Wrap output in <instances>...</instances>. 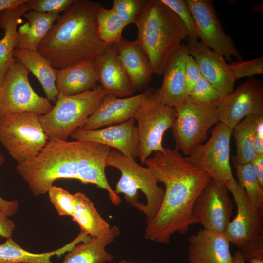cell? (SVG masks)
Instances as JSON below:
<instances>
[{
	"label": "cell",
	"mask_w": 263,
	"mask_h": 263,
	"mask_svg": "<svg viewBox=\"0 0 263 263\" xmlns=\"http://www.w3.org/2000/svg\"><path fill=\"white\" fill-rule=\"evenodd\" d=\"M41 115L23 112L0 117V142L17 164L36 157L50 139L40 123Z\"/></svg>",
	"instance_id": "8992f818"
},
{
	"label": "cell",
	"mask_w": 263,
	"mask_h": 263,
	"mask_svg": "<svg viewBox=\"0 0 263 263\" xmlns=\"http://www.w3.org/2000/svg\"><path fill=\"white\" fill-rule=\"evenodd\" d=\"M74 0H28L25 3L29 10L59 15L64 12L73 3Z\"/></svg>",
	"instance_id": "8d00e7d4"
},
{
	"label": "cell",
	"mask_w": 263,
	"mask_h": 263,
	"mask_svg": "<svg viewBox=\"0 0 263 263\" xmlns=\"http://www.w3.org/2000/svg\"><path fill=\"white\" fill-rule=\"evenodd\" d=\"M201 76L197 62L193 57L189 55L185 71V89L188 96Z\"/></svg>",
	"instance_id": "74e56055"
},
{
	"label": "cell",
	"mask_w": 263,
	"mask_h": 263,
	"mask_svg": "<svg viewBox=\"0 0 263 263\" xmlns=\"http://www.w3.org/2000/svg\"><path fill=\"white\" fill-rule=\"evenodd\" d=\"M136 121L132 118L120 124L93 130L75 129L70 136L76 140L100 143L115 148L125 156L137 157L138 136Z\"/></svg>",
	"instance_id": "9a60e30c"
},
{
	"label": "cell",
	"mask_w": 263,
	"mask_h": 263,
	"mask_svg": "<svg viewBox=\"0 0 263 263\" xmlns=\"http://www.w3.org/2000/svg\"><path fill=\"white\" fill-rule=\"evenodd\" d=\"M253 145L256 154H263V115L258 116L253 136Z\"/></svg>",
	"instance_id": "ab89813d"
},
{
	"label": "cell",
	"mask_w": 263,
	"mask_h": 263,
	"mask_svg": "<svg viewBox=\"0 0 263 263\" xmlns=\"http://www.w3.org/2000/svg\"><path fill=\"white\" fill-rule=\"evenodd\" d=\"M29 8L25 3L16 8L0 12V27L4 36L0 40V83L4 77L11 63L14 59L13 52L17 46L18 25Z\"/></svg>",
	"instance_id": "484cf974"
},
{
	"label": "cell",
	"mask_w": 263,
	"mask_h": 263,
	"mask_svg": "<svg viewBox=\"0 0 263 263\" xmlns=\"http://www.w3.org/2000/svg\"><path fill=\"white\" fill-rule=\"evenodd\" d=\"M4 155L0 152V166L5 162ZM0 207L9 216L15 215L18 210L19 202L17 200L8 201L0 196Z\"/></svg>",
	"instance_id": "b9f144b4"
},
{
	"label": "cell",
	"mask_w": 263,
	"mask_h": 263,
	"mask_svg": "<svg viewBox=\"0 0 263 263\" xmlns=\"http://www.w3.org/2000/svg\"><path fill=\"white\" fill-rule=\"evenodd\" d=\"M188 244L189 263H233L225 233L201 229L190 237Z\"/></svg>",
	"instance_id": "ac0fdd59"
},
{
	"label": "cell",
	"mask_w": 263,
	"mask_h": 263,
	"mask_svg": "<svg viewBox=\"0 0 263 263\" xmlns=\"http://www.w3.org/2000/svg\"><path fill=\"white\" fill-rule=\"evenodd\" d=\"M154 90L153 88H149L136 95L127 97L105 95L100 106L79 129L96 130L134 118L143 100Z\"/></svg>",
	"instance_id": "2e32d148"
},
{
	"label": "cell",
	"mask_w": 263,
	"mask_h": 263,
	"mask_svg": "<svg viewBox=\"0 0 263 263\" xmlns=\"http://www.w3.org/2000/svg\"><path fill=\"white\" fill-rule=\"evenodd\" d=\"M235 80L244 77L252 78L263 73V56L250 60H238L228 64Z\"/></svg>",
	"instance_id": "d590c367"
},
{
	"label": "cell",
	"mask_w": 263,
	"mask_h": 263,
	"mask_svg": "<svg viewBox=\"0 0 263 263\" xmlns=\"http://www.w3.org/2000/svg\"><path fill=\"white\" fill-rule=\"evenodd\" d=\"M251 163L258 181L263 186V154H256Z\"/></svg>",
	"instance_id": "7bdbcfd3"
},
{
	"label": "cell",
	"mask_w": 263,
	"mask_h": 263,
	"mask_svg": "<svg viewBox=\"0 0 263 263\" xmlns=\"http://www.w3.org/2000/svg\"><path fill=\"white\" fill-rule=\"evenodd\" d=\"M111 46L136 91L147 87L153 73L147 56L136 40L131 41L122 38Z\"/></svg>",
	"instance_id": "44dd1931"
},
{
	"label": "cell",
	"mask_w": 263,
	"mask_h": 263,
	"mask_svg": "<svg viewBox=\"0 0 263 263\" xmlns=\"http://www.w3.org/2000/svg\"><path fill=\"white\" fill-rule=\"evenodd\" d=\"M48 193L50 201L59 215H72L75 206L74 194L54 185L49 188Z\"/></svg>",
	"instance_id": "1f68e13d"
},
{
	"label": "cell",
	"mask_w": 263,
	"mask_h": 263,
	"mask_svg": "<svg viewBox=\"0 0 263 263\" xmlns=\"http://www.w3.org/2000/svg\"><path fill=\"white\" fill-rule=\"evenodd\" d=\"M136 40L147 56L153 74L162 75L188 33L178 16L161 0H144L134 23Z\"/></svg>",
	"instance_id": "3957f363"
},
{
	"label": "cell",
	"mask_w": 263,
	"mask_h": 263,
	"mask_svg": "<svg viewBox=\"0 0 263 263\" xmlns=\"http://www.w3.org/2000/svg\"><path fill=\"white\" fill-rule=\"evenodd\" d=\"M27 1L28 0H0V12L19 7Z\"/></svg>",
	"instance_id": "ee69618b"
},
{
	"label": "cell",
	"mask_w": 263,
	"mask_h": 263,
	"mask_svg": "<svg viewBox=\"0 0 263 263\" xmlns=\"http://www.w3.org/2000/svg\"><path fill=\"white\" fill-rule=\"evenodd\" d=\"M106 95L100 85L73 95L58 94L55 105L40 121L49 139L66 141L101 104Z\"/></svg>",
	"instance_id": "5b68a950"
},
{
	"label": "cell",
	"mask_w": 263,
	"mask_h": 263,
	"mask_svg": "<svg viewBox=\"0 0 263 263\" xmlns=\"http://www.w3.org/2000/svg\"><path fill=\"white\" fill-rule=\"evenodd\" d=\"M28 70L14 58L9 66L0 90V117L23 112H34L41 115L53 108L46 98L38 95L28 79Z\"/></svg>",
	"instance_id": "9c48e42d"
},
{
	"label": "cell",
	"mask_w": 263,
	"mask_h": 263,
	"mask_svg": "<svg viewBox=\"0 0 263 263\" xmlns=\"http://www.w3.org/2000/svg\"><path fill=\"white\" fill-rule=\"evenodd\" d=\"M156 90L145 98L134 117L137 123V157L142 164L153 152L163 150V136L172 128L176 116L175 107L163 104Z\"/></svg>",
	"instance_id": "ba28073f"
},
{
	"label": "cell",
	"mask_w": 263,
	"mask_h": 263,
	"mask_svg": "<svg viewBox=\"0 0 263 263\" xmlns=\"http://www.w3.org/2000/svg\"><path fill=\"white\" fill-rule=\"evenodd\" d=\"M186 45L189 55L197 62L202 76L224 96L234 90L236 80L223 56L198 40L187 38Z\"/></svg>",
	"instance_id": "e0dca14e"
},
{
	"label": "cell",
	"mask_w": 263,
	"mask_h": 263,
	"mask_svg": "<svg viewBox=\"0 0 263 263\" xmlns=\"http://www.w3.org/2000/svg\"><path fill=\"white\" fill-rule=\"evenodd\" d=\"M219 121L233 129L244 118L263 115V84L250 78L217 101Z\"/></svg>",
	"instance_id": "4fadbf2b"
},
{
	"label": "cell",
	"mask_w": 263,
	"mask_h": 263,
	"mask_svg": "<svg viewBox=\"0 0 263 263\" xmlns=\"http://www.w3.org/2000/svg\"><path fill=\"white\" fill-rule=\"evenodd\" d=\"M144 0H114L112 9L121 19L125 27L135 23Z\"/></svg>",
	"instance_id": "e575fe53"
},
{
	"label": "cell",
	"mask_w": 263,
	"mask_h": 263,
	"mask_svg": "<svg viewBox=\"0 0 263 263\" xmlns=\"http://www.w3.org/2000/svg\"><path fill=\"white\" fill-rule=\"evenodd\" d=\"M245 262L239 251H236L233 256V263H245Z\"/></svg>",
	"instance_id": "f6af8a7d"
},
{
	"label": "cell",
	"mask_w": 263,
	"mask_h": 263,
	"mask_svg": "<svg viewBox=\"0 0 263 263\" xmlns=\"http://www.w3.org/2000/svg\"><path fill=\"white\" fill-rule=\"evenodd\" d=\"M98 80L95 59L56 70V87L58 94L64 95L92 89L97 86Z\"/></svg>",
	"instance_id": "7402d4cb"
},
{
	"label": "cell",
	"mask_w": 263,
	"mask_h": 263,
	"mask_svg": "<svg viewBox=\"0 0 263 263\" xmlns=\"http://www.w3.org/2000/svg\"><path fill=\"white\" fill-rule=\"evenodd\" d=\"M14 58L23 64L32 73L41 84L46 98L55 102L58 94L56 80V69L38 50L16 48L13 52Z\"/></svg>",
	"instance_id": "cb8c5ba5"
},
{
	"label": "cell",
	"mask_w": 263,
	"mask_h": 263,
	"mask_svg": "<svg viewBox=\"0 0 263 263\" xmlns=\"http://www.w3.org/2000/svg\"><path fill=\"white\" fill-rule=\"evenodd\" d=\"M97 28L101 40L109 45L119 42L125 27L120 18L112 9L102 7L97 16Z\"/></svg>",
	"instance_id": "4dcf8cb0"
},
{
	"label": "cell",
	"mask_w": 263,
	"mask_h": 263,
	"mask_svg": "<svg viewBox=\"0 0 263 263\" xmlns=\"http://www.w3.org/2000/svg\"><path fill=\"white\" fill-rule=\"evenodd\" d=\"M249 263H263V259H254L249 261Z\"/></svg>",
	"instance_id": "bcb514c9"
},
{
	"label": "cell",
	"mask_w": 263,
	"mask_h": 263,
	"mask_svg": "<svg viewBox=\"0 0 263 263\" xmlns=\"http://www.w3.org/2000/svg\"><path fill=\"white\" fill-rule=\"evenodd\" d=\"M179 18L188 33V38L198 40V37L195 21L185 0H161Z\"/></svg>",
	"instance_id": "d6a6232c"
},
{
	"label": "cell",
	"mask_w": 263,
	"mask_h": 263,
	"mask_svg": "<svg viewBox=\"0 0 263 263\" xmlns=\"http://www.w3.org/2000/svg\"><path fill=\"white\" fill-rule=\"evenodd\" d=\"M239 252L245 262L254 259H263V234L249 242Z\"/></svg>",
	"instance_id": "f35d334b"
},
{
	"label": "cell",
	"mask_w": 263,
	"mask_h": 263,
	"mask_svg": "<svg viewBox=\"0 0 263 263\" xmlns=\"http://www.w3.org/2000/svg\"><path fill=\"white\" fill-rule=\"evenodd\" d=\"M115 263H134L132 261L126 260L125 259H122V260L118 261Z\"/></svg>",
	"instance_id": "7dc6e473"
},
{
	"label": "cell",
	"mask_w": 263,
	"mask_h": 263,
	"mask_svg": "<svg viewBox=\"0 0 263 263\" xmlns=\"http://www.w3.org/2000/svg\"><path fill=\"white\" fill-rule=\"evenodd\" d=\"M74 194L75 206L71 217L79 225L80 231L95 237L109 230L110 225L100 215L93 202L86 194L80 191Z\"/></svg>",
	"instance_id": "83f0119b"
},
{
	"label": "cell",
	"mask_w": 263,
	"mask_h": 263,
	"mask_svg": "<svg viewBox=\"0 0 263 263\" xmlns=\"http://www.w3.org/2000/svg\"><path fill=\"white\" fill-rule=\"evenodd\" d=\"M120 234V230L113 225L98 237H92L86 243L76 244L65 256L61 263H105L111 262L113 256L108 252L106 247Z\"/></svg>",
	"instance_id": "603a6c76"
},
{
	"label": "cell",
	"mask_w": 263,
	"mask_h": 263,
	"mask_svg": "<svg viewBox=\"0 0 263 263\" xmlns=\"http://www.w3.org/2000/svg\"><path fill=\"white\" fill-rule=\"evenodd\" d=\"M106 166L115 168L121 173L114 192L123 194L127 202L142 212L139 201L141 192L146 200L143 213L147 219L154 218L161 206L164 190L158 186L159 181L151 169L139 165L134 157L123 155L116 150H111Z\"/></svg>",
	"instance_id": "277c9868"
},
{
	"label": "cell",
	"mask_w": 263,
	"mask_h": 263,
	"mask_svg": "<svg viewBox=\"0 0 263 263\" xmlns=\"http://www.w3.org/2000/svg\"><path fill=\"white\" fill-rule=\"evenodd\" d=\"M259 115L245 117L232 129V135L235 140L237 151L236 155L233 157L239 162H251L256 155L253 141L255 124Z\"/></svg>",
	"instance_id": "f1b7e54d"
},
{
	"label": "cell",
	"mask_w": 263,
	"mask_h": 263,
	"mask_svg": "<svg viewBox=\"0 0 263 263\" xmlns=\"http://www.w3.org/2000/svg\"><path fill=\"white\" fill-rule=\"evenodd\" d=\"M195 21L200 42L227 61L234 56L242 59V55L231 37L225 33L210 0H185Z\"/></svg>",
	"instance_id": "7c38bea8"
},
{
	"label": "cell",
	"mask_w": 263,
	"mask_h": 263,
	"mask_svg": "<svg viewBox=\"0 0 263 263\" xmlns=\"http://www.w3.org/2000/svg\"><path fill=\"white\" fill-rule=\"evenodd\" d=\"M237 206V214L225 233L239 249L263 234V210L256 209L242 186L235 179L226 183Z\"/></svg>",
	"instance_id": "5bb4252c"
},
{
	"label": "cell",
	"mask_w": 263,
	"mask_h": 263,
	"mask_svg": "<svg viewBox=\"0 0 263 263\" xmlns=\"http://www.w3.org/2000/svg\"><path fill=\"white\" fill-rule=\"evenodd\" d=\"M232 131L231 128L217 122L207 143L198 146L188 157L193 165L217 182L226 183L234 178L230 163Z\"/></svg>",
	"instance_id": "30bf717a"
},
{
	"label": "cell",
	"mask_w": 263,
	"mask_h": 263,
	"mask_svg": "<svg viewBox=\"0 0 263 263\" xmlns=\"http://www.w3.org/2000/svg\"><path fill=\"white\" fill-rule=\"evenodd\" d=\"M165 187L161 206L153 218L146 220V239L168 243L176 233H186L194 224V203L210 176L183 157L176 149L164 148L144 162Z\"/></svg>",
	"instance_id": "6da1fadb"
},
{
	"label": "cell",
	"mask_w": 263,
	"mask_h": 263,
	"mask_svg": "<svg viewBox=\"0 0 263 263\" xmlns=\"http://www.w3.org/2000/svg\"><path fill=\"white\" fill-rule=\"evenodd\" d=\"M1 83H0V90Z\"/></svg>",
	"instance_id": "c3c4849f"
},
{
	"label": "cell",
	"mask_w": 263,
	"mask_h": 263,
	"mask_svg": "<svg viewBox=\"0 0 263 263\" xmlns=\"http://www.w3.org/2000/svg\"><path fill=\"white\" fill-rule=\"evenodd\" d=\"M15 228L14 221L0 207V236L6 239L12 237Z\"/></svg>",
	"instance_id": "60d3db41"
},
{
	"label": "cell",
	"mask_w": 263,
	"mask_h": 263,
	"mask_svg": "<svg viewBox=\"0 0 263 263\" xmlns=\"http://www.w3.org/2000/svg\"><path fill=\"white\" fill-rule=\"evenodd\" d=\"M189 56L186 44L182 43L167 63L160 87L156 90L164 104L175 107L189 96L186 92L185 71Z\"/></svg>",
	"instance_id": "d6986e66"
},
{
	"label": "cell",
	"mask_w": 263,
	"mask_h": 263,
	"mask_svg": "<svg viewBox=\"0 0 263 263\" xmlns=\"http://www.w3.org/2000/svg\"><path fill=\"white\" fill-rule=\"evenodd\" d=\"M175 108L172 129L175 149L189 156L202 143L209 129L219 121L217 101L200 103L188 96Z\"/></svg>",
	"instance_id": "52a82bcc"
},
{
	"label": "cell",
	"mask_w": 263,
	"mask_h": 263,
	"mask_svg": "<svg viewBox=\"0 0 263 263\" xmlns=\"http://www.w3.org/2000/svg\"><path fill=\"white\" fill-rule=\"evenodd\" d=\"M238 182L243 187L253 206L263 210V186L258 181L251 162L241 163L232 157Z\"/></svg>",
	"instance_id": "f546056e"
},
{
	"label": "cell",
	"mask_w": 263,
	"mask_h": 263,
	"mask_svg": "<svg viewBox=\"0 0 263 263\" xmlns=\"http://www.w3.org/2000/svg\"><path fill=\"white\" fill-rule=\"evenodd\" d=\"M95 60L98 82L106 95L127 97L131 96L135 92L136 90L111 45H109Z\"/></svg>",
	"instance_id": "ffe728a7"
},
{
	"label": "cell",
	"mask_w": 263,
	"mask_h": 263,
	"mask_svg": "<svg viewBox=\"0 0 263 263\" xmlns=\"http://www.w3.org/2000/svg\"><path fill=\"white\" fill-rule=\"evenodd\" d=\"M59 15L29 10L24 15L27 22L18 30L17 48L38 50V47Z\"/></svg>",
	"instance_id": "4316f807"
},
{
	"label": "cell",
	"mask_w": 263,
	"mask_h": 263,
	"mask_svg": "<svg viewBox=\"0 0 263 263\" xmlns=\"http://www.w3.org/2000/svg\"><path fill=\"white\" fill-rule=\"evenodd\" d=\"M224 95L221 94L210 82L201 76L195 85L189 98L200 103L216 102Z\"/></svg>",
	"instance_id": "836d02e7"
},
{
	"label": "cell",
	"mask_w": 263,
	"mask_h": 263,
	"mask_svg": "<svg viewBox=\"0 0 263 263\" xmlns=\"http://www.w3.org/2000/svg\"><path fill=\"white\" fill-rule=\"evenodd\" d=\"M89 240L88 235L80 232L72 241L59 249L46 253H34L21 247L11 237L0 245V263H56L51 260L52 256L56 255L59 257L70 251L78 244Z\"/></svg>",
	"instance_id": "d4e9b609"
},
{
	"label": "cell",
	"mask_w": 263,
	"mask_h": 263,
	"mask_svg": "<svg viewBox=\"0 0 263 263\" xmlns=\"http://www.w3.org/2000/svg\"><path fill=\"white\" fill-rule=\"evenodd\" d=\"M102 7L89 0H74L40 42L38 51L56 69L95 59L108 47L99 37L97 16Z\"/></svg>",
	"instance_id": "7a4b0ae2"
},
{
	"label": "cell",
	"mask_w": 263,
	"mask_h": 263,
	"mask_svg": "<svg viewBox=\"0 0 263 263\" xmlns=\"http://www.w3.org/2000/svg\"><path fill=\"white\" fill-rule=\"evenodd\" d=\"M225 183L210 178L196 198L192 208L194 223L207 230L225 233L234 206Z\"/></svg>",
	"instance_id": "8fae6325"
}]
</instances>
